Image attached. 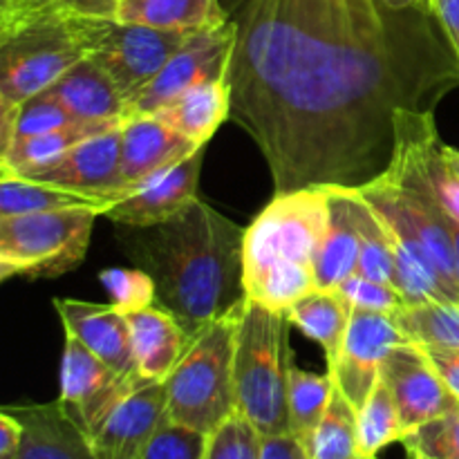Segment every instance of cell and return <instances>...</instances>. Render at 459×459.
<instances>
[{"label":"cell","mask_w":459,"mask_h":459,"mask_svg":"<svg viewBox=\"0 0 459 459\" xmlns=\"http://www.w3.org/2000/svg\"><path fill=\"white\" fill-rule=\"evenodd\" d=\"M231 119L278 193L361 188L397 152L402 112H435L459 88V56L429 4L238 0Z\"/></svg>","instance_id":"1"},{"label":"cell","mask_w":459,"mask_h":459,"mask_svg":"<svg viewBox=\"0 0 459 459\" xmlns=\"http://www.w3.org/2000/svg\"><path fill=\"white\" fill-rule=\"evenodd\" d=\"M245 231L197 200L169 222L119 227L117 240L134 267L151 273L157 305L193 341L206 325L245 307Z\"/></svg>","instance_id":"2"},{"label":"cell","mask_w":459,"mask_h":459,"mask_svg":"<svg viewBox=\"0 0 459 459\" xmlns=\"http://www.w3.org/2000/svg\"><path fill=\"white\" fill-rule=\"evenodd\" d=\"M330 191L278 193L245 231L247 299L276 312L316 290L314 260L327 227Z\"/></svg>","instance_id":"3"},{"label":"cell","mask_w":459,"mask_h":459,"mask_svg":"<svg viewBox=\"0 0 459 459\" xmlns=\"http://www.w3.org/2000/svg\"><path fill=\"white\" fill-rule=\"evenodd\" d=\"M290 327L287 312H276L249 299L238 318L233 359L236 411L245 415L263 437L290 433L287 385L294 361Z\"/></svg>","instance_id":"4"},{"label":"cell","mask_w":459,"mask_h":459,"mask_svg":"<svg viewBox=\"0 0 459 459\" xmlns=\"http://www.w3.org/2000/svg\"><path fill=\"white\" fill-rule=\"evenodd\" d=\"M240 312L206 325L164 381L170 421L211 435L236 412L233 359Z\"/></svg>","instance_id":"5"},{"label":"cell","mask_w":459,"mask_h":459,"mask_svg":"<svg viewBox=\"0 0 459 459\" xmlns=\"http://www.w3.org/2000/svg\"><path fill=\"white\" fill-rule=\"evenodd\" d=\"M97 209L0 218V278H56L83 263Z\"/></svg>","instance_id":"6"},{"label":"cell","mask_w":459,"mask_h":459,"mask_svg":"<svg viewBox=\"0 0 459 459\" xmlns=\"http://www.w3.org/2000/svg\"><path fill=\"white\" fill-rule=\"evenodd\" d=\"M85 58L70 18L48 7L0 34V110L48 90Z\"/></svg>","instance_id":"7"},{"label":"cell","mask_w":459,"mask_h":459,"mask_svg":"<svg viewBox=\"0 0 459 459\" xmlns=\"http://www.w3.org/2000/svg\"><path fill=\"white\" fill-rule=\"evenodd\" d=\"M85 56L103 67L121 90L128 106L182 48L191 34L155 30L117 18L67 16Z\"/></svg>","instance_id":"8"},{"label":"cell","mask_w":459,"mask_h":459,"mask_svg":"<svg viewBox=\"0 0 459 459\" xmlns=\"http://www.w3.org/2000/svg\"><path fill=\"white\" fill-rule=\"evenodd\" d=\"M233 48H236V22L229 16L222 25L195 31L182 48L166 61L160 74L126 106V119L155 115L191 88L209 81L229 79Z\"/></svg>","instance_id":"9"},{"label":"cell","mask_w":459,"mask_h":459,"mask_svg":"<svg viewBox=\"0 0 459 459\" xmlns=\"http://www.w3.org/2000/svg\"><path fill=\"white\" fill-rule=\"evenodd\" d=\"M439 143L435 112H402L397 124V152L381 179L433 197L459 222V178Z\"/></svg>","instance_id":"10"},{"label":"cell","mask_w":459,"mask_h":459,"mask_svg":"<svg viewBox=\"0 0 459 459\" xmlns=\"http://www.w3.org/2000/svg\"><path fill=\"white\" fill-rule=\"evenodd\" d=\"M142 385L148 384L126 379L92 350L85 348L76 336L65 334L58 402L85 435L92 433L121 399Z\"/></svg>","instance_id":"11"},{"label":"cell","mask_w":459,"mask_h":459,"mask_svg":"<svg viewBox=\"0 0 459 459\" xmlns=\"http://www.w3.org/2000/svg\"><path fill=\"white\" fill-rule=\"evenodd\" d=\"M406 341L393 314L352 307L343 350L330 372L334 377L336 388L357 408V412L379 384L381 368L390 350Z\"/></svg>","instance_id":"12"},{"label":"cell","mask_w":459,"mask_h":459,"mask_svg":"<svg viewBox=\"0 0 459 459\" xmlns=\"http://www.w3.org/2000/svg\"><path fill=\"white\" fill-rule=\"evenodd\" d=\"M381 381L393 393L406 437L420 426L459 408V399L444 384L424 348L411 341L390 350L381 368Z\"/></svg>","instance_id":"13"},{"label":"cell","mask_w":459,"mask_h":459,"mask_svg":"<svg viewBox=\"0 0 459 459\" xmlns=\"http://www.w3.org/2000/svg\"><path fill=\"white\" fill-rule=\"evenodd\" d=\"M13 175V173H12ZM31 182L54 184L106 202L124 197L121 182V126L110 133L76 143L54 161L16 173Z\"/></svg>","instance_id":"14"},{"label":"cell","mask_w":459,"mask_h":459,"mask_svg":"<svg viewBox=\"0 0 459 459\" xmlns=\"http://www.w3.org/2000/svg\"><path fill=\"white\" fill-rule=\"evenodd\" d=\"M166 384L133 390L88 435L97 459H143L152 435L166 417Z\"/></svg>","instance_id":"15"},{"label":"cell","mask_w":459,"mask_h":459,"mask_svg":"<svg viewBox=\"0 0 459 459\" xmlns=\"http://www.w3.org/2000/svg\"><path fill=\"white\" fill-rule=\"evenodd\" d=\"M202 161H204V148L184 160L182 164L148 179L130 195L112 202L103 211V218L115 222L117 227H155L178 218L200 200L197 184H200Z\"/></svg>","instance_id":"16"},{"label":"cell","mask_w":459,"mask_h":459,"mask_svg":"<svg viewBox=\"0 0 459 459\" xmlns=\"http://www.w3.org/2000/svg\"><path fill=\"white\" fill-rule=\"evenodd\" d=\"M204 146H197L178 130L161 124L157 117H130L121 126V182L124 197L142 184L173 166L182 164Z\"/></svg>","instance_id":"17"},{"label":"cell","mask_w":459,"mask_h":459,"mask_svg":"<svg viewBox=\"0 0 459 459\" xmlns=\"http://www.w3.org/2000/svg\"><path fill=\"white\" fill-rule=\"evenodd\" d=\"M54 309L61 316L65 334L76 336L85 348L92 350L121 377L143 384L134 363L128 314L112 303L99 305L74 299H54Z\"/></svg>","instance_id":"18"},{"label":"cell","mask_w":459,"mask_h":459,"mask_svg":"<svg viewBox=\"0 0 459 459\" xmlns=\"http://www.w3.org/2000/svg\"><path fill=\"white\" fill-rule=\"evenodd\" d=\"M330 191V213L327 227L314 260L316 290H336L354 272H359L361 255V233L359 213L363 195L354 188L327 186Z\"/></svg>","instance_id":"19"},{"label":"cell","mask_w":459,"mask_h":459,"mask_svg":"<svg viewBox=\"0 0 459 459\" xmlns=\"http://www.w3.org/2000/svg\"><path fill=\"white\" fill-rule=\"evenodd\" d=\"M128 321L137 375L143 384H161L182 361L193 341L178 318L160 305L128 314Z\"/></svg>","instance_id":"20"},{"label":"cell","mask_w":459,"mask_h":459,"mask_svg":"<svg viewBox=\"0 0 459 459\" xmlns=\"http://www.w3.org/2000/svg\"><path fill=\"white\" fill-rule=\"evenodd\" d=\"M22 424V444L16 459H97L88 435L63 411L61 402L43 406H12Z\"/></svg>","instance_id":"21"},{"label":"cell","mask_w":459,"mask_h":459,"mask_svg":"<svg viewBox=\"0 0 459 459\" xmlns=\"http://www.w3.org/2000/svg\"><path fill=\"white\" fill-rule=\"evenodd\" d=\"M43 94L61 103L79 121H126L124 94L110 74L90 56L81 58L58 76Z\"/></svg>","instance_id":"22"},{"label":"cell","mask_w":459,"mask_h":459,"mask_svg":"<svg viewBox=\"0 0 459 459\" xmlns=\"http://www.w3.org/2000/svg\"><path fill=\"white\" fill-rule=\"evenodd\" d=\"M152 117L197 146H206L215 130L231 117V83L222 79L195 85Z\"/></svg>","instance_id":"23"},{"label":"cell","mask_w":459,"mask_h":459,"mask_svg":"<svg viewBox=\"0 0 459 459\" xmlns=\"http://www.w3.org/2000/svg\"><path fill=\"white\" fill-rule=\"evenodd\" d=\"M117 21L195 34L227 22L229 12L220 0H121Z\"/></svg>","instance_id":"24"},{"label":"cell","mask_w":459,"mask_h":459,"mask_svg":"<svg viewBox=\"0 0 459 459\" xmlns=\"http://www.w3.org/2000/svg\"><path fill=\"white\" fill-rule=\"evenodd\" d=\"M291 325L307 339L316 341L327 357V370L336 366L348 334L352 305L336 290H314L287 309Z\"/></svg>","instance_id":"25"},{"label":"cell","mask_w":459,"mask_h":459,"mask_svg":"<svg viewBox=\"0 0 459 459\" xmlns=\"http://www.w3.org/2000/svg\"><path fill=\"white\" fill-rule=\"evenodd\" d=\"M124 126V121H74L70 126L39 134V137L18 139L4 152H0V173H21V170L43 166L61 157L76 143L92 139L97 134Z\"/></svg>","instance_id":"26"},{"label":"cell","mask_w":459,"mask_h":459,"mask_svg":"<svg viewBox=\"0 0 459 459\" xmlns=\"http://www.w3.org/2000/svg\"><path fill=\"white\" fill-rule=\"evenodd\" d=\"M108 206L110 202L99 197L67 191L54 184L31 182L12 173H0V218L65 209H97L103 215Z\"/></svg>","instance_id":"27"},{"label":"cell","mask_w":459,"mask_h":459,"mask_svg":"<svg viewBox=\"0 0 459 459\" xmlns=\"http://www.w3.org/2000/svg\"><path fill=\"white\" fill-rule=\"evenodd\" d=\"M334 377L327 370L325 375L300 370L296 361L290 366V385H287V408H290V433L312 444L314 433L321 424L323 415L330 408L334 397Z\"/></svg>","instance_id":"28"},{"label":"cell","mask_w":459,"mask_h":459,"mask_svg":"<svg viewBox=\"0 0 459 459\" xmlns=\"http://www.w3.org/2000/svg\"><path fill=\"white\" fill-rule=\"evenodd\" d=\"M393 318L411 343L459 352V303L426 300L402 305Z\"/></svg>","instance_id":"29"},{"label":"cell","mask_w":459,"mask_h":459,"mask_svg":"<svg viewBox=\"0 0 459 459\" xmlns=\"http://www.w3.org/2000/svg\"><path fill=\"white\" fill-rule=\"evenodd\" d=\"M357 426L359 453L368 457H377V453L384 451L385 446L406 439V429L402 424L393 393L381 379L359 411Z\"/></svg>","instance_id":"30"},{"label":"cell","mask_w":459,"mask_h":459,"mask_svg":"<svg viewBox=\"0 0 459 459\" xmlns=\"http://www.w3.org/2000/svg\"><path fill=\"white\" fill-rule=\"evenodd\" d=\"M359 412L339 388L314 433L312 459H354L359 455Z\"/></svg>","instance_id":"31"},{"label":"cell","mask_w":459,"mask_h":459,"mask_svg":"<svg viewBox=\"0 0 459 459\" xmlns=\"http://www.w3.org/2000/svg\"><path fill=\"white\" fill-rule=\"evenodd\" d=\"M359 233H361V255H359V273L377 282L394 285L397 260H394V238L388 224L372 209L363 197L359 213Z\"/></svg>","instance_id":"32"},{"label":"cell","mask_w":459,"mask_h":459,"mask_svg":"<svg viewBox=\"0 0 459 459\" xmlns=\"http://www.w3.org/2000/svg\"><path fill=\"white\" fill-rule=\"evenodd\" d=\"M103 290L110 296L112 305L124 314L139 312L157 303V287L151 273L143 269L112 267L99 273Z\"/></svg>","instance_id":"33"},{"label":"cell","mask_w":459,"mask_h":459,"mask_svg":"<svg viewBox=\"0 0 459 459\" xmlns=\"http://www.w3.org/2000/svg\"><path fill=\"white\" fill-rule=\"evenodd\" d=\"M263 435L240 412H233L209 435L204 459H260Z\"/></svg>","instance_id":"34"},{"label":"cell","mask_w":459,"mask_h":459,"mask_svg":"<svg viewBox=\"0 0 459 459\" xmlns=\"http://www.w3.org/2000/svg\"><path fill=\"white\" fill-rule=\"evenodd\" d=\"M408 455L424 459H459V408L429 421L403 439Z\"/></svg>","instance_id":"35"},{"label":"cell","mask_w":459,"mask_h":459,"mask_svg":"<svg viewBox=\"0 0 459 459\" xmlns=\"http://www.w3.org/2000/svg\"><path fill=\"white\" fill-rule=\"evenodd\" d=\"M209 435L188 426L175 424L169 417L160 424L143 459H204Z\"/></svg>","instance_id":"36"},{"label":"cell","mask_w":459,"mask_h":459,"mask_svg":"<svg viewBox=\"0 0 459 459\" xmlns=\"http://www.w3.org/2000/svg\"><path fill=\"white\" fill-rule=\"evenodd\" d=\"M74 117L65 110L58 101H54L48 94H36L27 99L16 115V130H13V142L18 139L39 137V134L52 133V130L63 128V126L74 124ZM12 142V143H13Z\"/></svg>","instance_id":"37"},{"label":"cell","mask_w":459,"mask_h":459,"mask_svg":"<svg viewBox=\"0 0 459 459\" xmlns=\"http://www.w3.org/2000/svg\"><path fill=\"white\" fill-rule=\"evenodd\" d=\"M336 291H339L352 307L375 309V312L394 314L402 305H406V300H403L402 291H399L397 287L370 281V278H366L359 272H354L352 276L345 278V281L336 287Z\"/></svg>","instance_id":"38"},{"label":"cell","mask_w":459,"mask_h":459,"mask_svg":"<svg viewBox=\"0 0 459 459\" xmlns=\"http://www.w3.org/2000/svg\"><path fill=\"white\" fill-rule=\"evenodd\" d=\"M121 0H49L48 7L65 16L83 18H117Z\"/></svg>","instance_id":"39"},{"label":"cell","mask_w":459,"mask_h":459,"mask_svg":"<svg viewBox=\"0 0 459 459\" xmlns=\"http://www.w3.org/2000/svg\"><path fill=\"white\" fill-rule=\"evenodd\" d=\"M260 459H312L307 444L291 433L267 435L263 437Z\"/></svg>","instance_id":"40"},{"label":"cell","mask_w":459,"mask_h":459,"mask_svg":"<svg viewBox=\"0 0 459 459\" xmlns=\"http://www.w3.org/2000/svg\"><path fill=\"white\" fill-rule=\"evenodd\" d=\"M424 352L429 354L430 363H433L435 370L439 372V377H442L444 384L448 385V390L459 399V352H455V350L437 348H424Z\"/></svg>","instance_id":"41"},{"label":"cell","mask_w":459,"mask_h":459,"mask_svg":"<svg viewBox=\"0 0 459 459\" xmlns=\"http://www.w3.org/2000/svg\"><path fill=\"white\" fill-rule=\"evenodd\" d=\"M48 4L49 0H12L9 4L0 7V34L13 30L16 25L25 22L27 18L48 9Z\"/></svg>","instance_id":"42"},{"label":"cell","mask_w":459,"mask_h":459,"mask_svg":"<svg viewBox=\"0 0 459 459\" xmlns=\"http://www.w3.org/2000/svg\"><path fill=\"white\" fill-rule=\"evenodd\" d=\"M22 444V424L9 408L0 412V459H16Z\"/></svg>","instance_id":"43"},{"label":"cell","mask_w":459,"mask_h":459,"mask_svg":"<svg viewBox=\"0 0 459 459\" xmlns=\"http://www.w3.org/2000/svg\"><path fill=\"white\" fill-rule=\"evenodd\" d=\"M429 7L439 18L459 56V0H429Z\"/></svg>","instance_id":"44"},{"label":"cell","mask_w":459,"mask_h":459,"mask_svg":"<svg viewBox=\"0 0 459 459\" xmlns=\"http://www.w3.org/2000/svg\"><path fill=\"white\" fill-rule=\"evenodd\" d=\"M384 3H388L390 7L408 9V7H424V4H429V0H384Z\"/></svg>","instance_id":"45"},{"label":"cell","mask_w":459,"mask_h":459,"mask_svg":"<svg viewBox=\"0 0 459 459\" xmlns=\"http://www.w3.org/2000/svg\"><path fill=\"white\" fill-rule=\"evenodd\" d=\"M444 151H446V160H448V164H451V169L455 170V175L459 178V151L457 148H444Z\"/></svg>","instance_id":"46"},{"label":"cell","mask_w":459,"mask_h":459,"mask_svg":"<svg viewBox=\"0 0 459 459\" xmlns=\"http://www.w3.org/2000/svg\"><path fill=\"white\" fill-rule=\"evenodd\" d=\"M451 231L453 238H455V251H457V276H459V222L451 218Z\"/></svg>","instance_id":"47"},{"label":"cell","mask_w":459,"mask_h":459,"mask_svg":"<svg viewBox=\"0 0 459 459\" xmlns=\"http://www.w3.org/2000/svg\"><path fill=\"white\" fill-rule=\"evenodd\" d=\"M12 3V0H0V7H4V4H9Z\"/></svg>","instance_id":"48"},{"label":"cell","mask_w":459,"mask_h":459,"mask_svg":"<svg viewBox=\"0 0 459 459\" xmlns=\"http://www.w3.org/2000/svg\"><path fill=\"white\" fill-rule=\"evenodd\" d=\"M354 459H372V457H368V455H361V453H359V455L354 457Z\"/></svg>","instance_id":"49"},{"label":"cell","mask_w":459,"mask_h":459,"mask_svg":"<svg viewBox=\"0 0 459 459\" xmlns=\"http://www.w3.org/2000/svg\"><path fill=\"white\" fill-rule=\"evenodd\" d=\"M411 457H412V459H424V457H415V455H411Z\"/></svg>","instance_id":"50"},{"label":"cell","mask_w":459,"mask_h":459,"mask_svg":"<svg viewBox=\"0 0 459 459\" xmlns=\"http://www.w3.org/2000/svg\"><path fill=\"white\" fill-rule=\"evenodd\" d=\"M372 459H377V457H372ZM408 459H412V457H411V455H408Z\"/></svg>","instance_id":"51"}]
</instances>
